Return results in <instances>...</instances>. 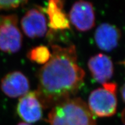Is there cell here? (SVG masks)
Listing matches in <instances>:
<instances>
[{
  "mask_svg": "<svg viewBox=\"0 0 125 125\" xmlns=\"http://www.w3.org/2000/svg\"><path fill=\"white\" fill-rule=\"evenodd\" d=\"M51 57L38 73L35 92L44 109L73 98L84 83L85 72L78 65L76 47L51 45Z\"/></svg>",
  "mask_w": 125,
  "mask_h": 125,
  "instance_id": "obj_1",
  "label": "cell"
},
{
  "mask_svg": "<svg viewBox=\"0 0 125 125\" xmlns=\"http://www.w3.org/2000/svg\"><path fill=\"white\" fill-rule=\"evenodd\" d=\"M48 122L49 125H96L94 115L79 97L70 98L53 107Z\"/></svg>",
  "mask_w": 125,
  "mask_h": 125,
  "instance_id": "obj_2",
  "label": "cell"
},
{
  "mask_svg": "<svg viewBox=\"0 0 125 125\" xmlns=\"http://www.w3.org/2000/svg\"><path fill=\"white\" fill-rule=\"evenodd\" d=\"M116 84L105 83L102 87L93 90L88 99V107L94 115L100 118L111 117L116 112Z\"/></svg>",
  "mask_w": 125,
  "mask_h": 125,
  "instance_id": "obj_3",
  "label": "cell"
},
{
  "mask_svg": "<svg viewBox=\"0 0 125 125\" xmlns=\"http://www.w3.org/2000/svg\"><path fill=\"white\" fill-rule=\"evenodd\" d=\"M16 15H0V51L15 53L22 46L23 36Z\"/></svg>",
  "mask_w": 125,
  "mask_h": 125,
  "instance_id": "obj_4",
  "label": "cell"
},
{
  "mask_svg": "<svg viewBox=\"0 0 125 125\" xmlns=\"http://www.w3.org/2000/svg\"><path fill=\"white\" fill-rule=\"evenodd\" d=\"M70 22L81 32L89 31L95 26V12L93 4L85 1H76L68 14Z\"/></svg>",
  "mask_w": 125,
  "mask_h": 125,
  "instance_id": "obj_5",
  "label": "cell"
},
{
  "mask_svg": "<svg viewBox=\"0 0 125 125\" xmlns=\"http://www.w3.org/2000/svg\"><path fill=\"white\" fill-rule=\"evenodd\" d=\"M43 108L35 91L29 92L20 97L17 112L24 122L30 124L41 120Z\"/></svg>",
  "mask_w": 125,
  "mask_h": 125,
  "instance_id": "obj_6",
  "label": "cell"
},
{
  "mask_svg": "<svg viewBox=\"0 0 125 125\" xmlns=\"http://www.w3.org/2000/svg\"><path fill=\"white\" fill-rule=\"evenodd\" d=\"M20 24L24 34L30 38L43 37L48 30L46 16L37 9L28 10L21 18Z\"/></svg>",
  "mask_w": 125,
  "mask_h": 125,
  "instance_id": "obj_7",
  "label": "cell"
},
{
  "mask_svg": "<svg viewBox=\"0 0 125 125\" xmlns=\"http://www.w3.org/2000/svg\"><path fill=\"white\" fill-rule=\"evenodd\" d=\"M0 87L9 97H21L29 92L30 82L24 74L16 71L8 73L1 79Z\"/></svg>",
  "mask_w": 125,
  "mask_h": 125,
  "instance_id": "obj_8",
  "label": "cell"
},
{
  "mask_svg": "<svg viewBox=\"0 0 125 125\" xmlns=\"http://www.w3.org/2000/svg\"><path fill=\"white\" fill-rule=\"evenodd\" d=\"M87 66L91 75L98 83H107L114 74V64L111 59L103 53H98L90 57Z\"/></svg>",
  "mask_w": 125,
  "mask_h": 125,
  "instance_id": "obj_9",
  "label": "cell"
},
{
  "mask_svg": "<svg viewBox=\"0 0 125 125\" xmlns=\"http://www.w3.org/2000/svg\"><path fill=\"white\" fill-rule=\"evenodd\" d=\"M121 36V31L116 26L104 23L98 26L94 37L95 42L99 49L109 52L118 46Z\"/></svg>",
  "mask_w": 125,
  "mask_h": 125,
  "instance_id": "obj_10",
  "label": "cell"
},
{
  "mask_svg": "<svg viewBox=\"0 0 125 125\" xmlns=\"http://www.w3.org/2000/svg\"><path fill=\"white\" fill-rule=\"evenodd\" d=\"M64 1L51 0L47 5L46 13L48 16V24L52 30L67 31L71 29L68 16L64 11Z\"/></svg>",
  "mask_w": 125,
  "mask_h": 125,
  "instance_id": "obj_11",
  "label": "cell"
},
{
  "mask_svg": "<svg viewBox=\"0 0 125 125\" xmlns=\"http://www.w3.org/2000/svg\"><path fill=\"white\" fill-rule=\"evenodd\" d=\"M49 48L44 45H39L31 49L27 53V57L31 62L39 64H45L51 57Z\"/></svg>",
  "mask_w": 125,
  "mask_h": 125,
  "instance_id": "obj_12",
  "label": "cell"
},
{
  "mask_svg": "<svg viewBox=\"0 0 125 125\" xmlns=\"http://www.w3.org/2000/svg\"><path fill=\"white\" fill-rule=\"evenodd\" d=\"M26 2L25 1H0V10L17 8Z\"/></svg>",
  "mask_w": 125,
  "mask_h": 125,
  "instance_id": "obj_13",
  "label": "cell"
},
{
  "mask_svg": "<svg viewBox=\"0 0 125 125\" xmlns=\"http://www.w3.org/2000/svg\"><path fill=\"white\" fill-rule=\"evenodd\" d=\"M121 93L122 97L123 100L124 101V102L125 103V83L122 86V87L121 89Z\"/></svg>",
  "mask_w": 125,
  "mask_h": 125,
  "instance_id": "obj_14",
  "label": "cell"
},
{
  "mask_svg": "<svg viewBox=\"0 0 125 125\" xmlns=\"http://www.w3.org/2000/svg\"><path fill=\"white\" fill-rule=\"evenodd\" d=\"M17 125H31L29 124V123H26V122H20V123H19Z\"/></svg>",
  "mask_w": 125,
  "mask_h": 125,
  "instance_id": "obj_15",
  "label": "cell"
},
{
  "mask_svg": "<svg viewBox=\"0 0 125 125\" xmlns=\"http://www.w3.org/2000/svg\"><path fill=\"white\" fill-rule=\"evenodd\" d=\"M121 64H122L124 65L125 67V59L124 61H123L122 62H121Z\"/></svg>",
  "mask_w": 125,
  "mask_h": 125,
  "instance_id": "obj_16",
  "label": "cell"
},
{
  "mask_svg": "<svg viewBox=\"0 0 125 125\" xmlns=\"http://www.w3.org/2000/svg\"></svg>",
  "mask_w": 125,
  "mask_h": 125,
  "instance_id": "obj_17",
  "label": "cell"
}]
</instances>
